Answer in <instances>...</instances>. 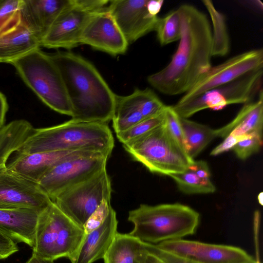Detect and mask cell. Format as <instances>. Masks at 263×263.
Returning <instances> with one entry per match:
<instances>
[{
    "label": "cell",
    "mask_w": 263,
    "mask_h": 263,
    "mask_svg": "<svg viewBox=\"0 0 263 263\" xmlns=\"http://www.w3.org/2000/svg\"><path fill=\"white\" fill-rule=\"evenodd\" d=\"M80 44L114 56L125 53L128 46L107 7L91 15L82 30Z\"/></svg>",
    "instance_id": "cell-15"
},
{
    "label": "cell",
    "mask_w": 263,
    "mask_h": 263,
    "mask_svg": "<svg viewBox=\"0 0 263 263\" xmlns=\"http://www.w3.org/2000/svg\"><path fill=\"white\" fill-rule=\"evenodd\" d=\"M123 145L136 161L153 173L168 176L181 173L194 161L171 136L166 121L152 132Z\"/></svg>",
    "instance_id": "cell-7"
},
{
    "label": "cell",
    "mask_w": 263,
    "mask_h": 263,
    "mask_svg": "<svg viewBox=\"0 0 263 263\" xmlns=\"http://www.w3.org/2000/svg\"><path fill=\"white\" fill-rule=\"evenodd\" d=\"M189 168L200 179L204 180H211V172L206 162L203 160L194 161Z\"/></svg>",
    "instance_id": "cell-39"
},
{
    "label": "cell",
    "mask_w": 263,
    "mask_h": 263,
    "mask_svg": "<svg viewBox=\"0 0 263 263\" xmlns=\"http://www.w3.org/2000/svg\"><path fill=\"white\" fill-rule=\"evenodd\" d=\"M70 0H20L22 22L41 41Z\"/></svg>",
    "instance_id": "cell-20"
},
{
    "label": "cell",
    "mask_w": 263,
    "mask_h": 263,
    "mask_svg": "<svg viewBox=\"0 0 263 263\" xmlns=\"http://www.w3.org/2000/svg\"><path fill=\"white\" fill-rule=\"evenodd\" d=\"M166 105L149 88L136 89L129 95H117L112 127L116 134L130 128L143 120L162 112Z\"/></svg>",
    "instance_id": "cell-14"
},
{
    "label": "cell",
    "mask_w": 263,
    "mask_h": 263,
    "mask_svg": "<svg viewBox=\"0 0 263 263\" xmlns=\"http://www.w3.org/2000/svg\"><path fill=\"white\" fill-rule=\"evenodd\" d=\"M8 109V105L5 96L0 92V128L5 124L6 115Z\"/></svg>",
    "instance_id": "cell-41"
},
{
    "label": "cell",
    "mask_w": 263,
    "mask_h": 263,
    "mask_svg": "<svg viewBox=\"0 0 263 263\" xmlns=\"http://www.w3.org/2000/svg\"><path fill=\"white\" fill-rule=\"evenodd\" d=\"M111 180L105 168L65 190L53 202L78 226H83L104 199L110 200Z\"/></svg>",
    "instance_id": "cell-9"
},
{
    "label": "cell",
    "mask_w": 263,
    "mask_h": 263,
    "mask_svg": "<svg viewBox=\"0 0 263 263\" xmlns=\"http://www.w3.org/2000/svg\"><path fill=\"white\" fill-rule=\"evenodd\" d=\"M25 263H54V260L32 254L31 256Z\"/></svg>",
    "instance_id": "cell-42"
},
{
    "label": "cell",
    "mask_w": 263,
    "mask_h": 263,
    "mask_svg": "<svg viewBox=\"0 0 263 263\" xmlns=\"http://www.w3.org/2000/svg\"><path fill=\"white\" fill-rule=\"evenodd\" d=\"M165 116L166 125L169 133L181 148L187 154L186 142L180 123V117L174 110L172 106L166 105Z\"/></svg>",
    "instance_id": "cell-31"
},
{
    "label": "cell",
    "mask_w": 263,
    "mask_h": 263,
    "mask_svg": "<svg viewBox=\"0 0 263 263\" xmlns=\"http://www.w3.org/2000/svg\"><path fill=\"white\" fill-rule=\"evenodd\" d=\"M238 263H260L259 260H257L256 259H253L252 260L243 261V262H240Z\"/></svg>",
    "instance_id": "cell-45"
},
{
    "label": "cell",
    "mask_w": 263,
    "mask_h": 263,
    "mask_svg": "<svg viewBox=\"0 0 263 263\" xmlns=\"http://www.w3.org/2000/svg\"><path fill=\"white\" fill-rule=\"evenodd\" d=\"M262 136L252 135L238 142L232 148L236 156L244 160L257 153L262 144Z\"/></svg>",
    "instance_id": "cell-32"
},
{
    "label": "cell",
    "mask_w": 263,
    "mask_h": 263,
    "mask_svg": "<svg viewBox=\"0 0 263 263\" xmlns=\"http://www.w3.org/2000/svg\"><path fill=\"white\" fill-rule=\"evenodd\" d=\"M263 49L250 50L237 54L210 69L178 101L183 102L204 92L262 69Z\"/></svg>",
    "instance_id": "cell-11"
},
{
    "label": "cell",
    "mask_w": 263,
    "mask_h": 263,
    "mask_svg": "<svg viewBox=\"0 0 263 263\" xmlns=\"http://www.w3.org/2000/svg\"><path fill=\"white\" fill-rule=\"evenodd\" d=\"M4 0H0V6L2 5V4L3 3Z\"/></svg>",
    "instance_id": "cell-46"
},
{
    "label": "cell",
    "mask_w": 263,
    "mask_h": 263,
    "mask_svg": "<svg viewBox=\"0 0 263 263\" xmlns=\"http://www.w3.org/2000/svg\"><path fill=\"white\" fill-rule=\"evenodd\" d=\"M147 2V0H113L109 2L107 9L128 45L155 31L159 17L149 13Z\"/></svg>",
    "instance_id": "cell-16"
},
{
    "label": "cell",
    "mask_w": 263,
    "mask_h": 263,
    "mask_svg": "<svg viewBox=\"0 0 263 263\" xmlns=\"http://www.w3.org/2000/svg\"><path fill=\"white\" fill-rule=\"evenodd\" d=\"M40 46V40L21 20L19 10L0 29V63H11Z\"/></svg>",
    "instance_id": "cell-19"
},
{
    "label": "cell",
    "mask_w": 263,
    "mask_h": 263,
    "mask_svg": "<svg viewBox=\"0 0 263 263\" xmlns=\"http://www.w3.org/2000/svg\"><path fill=\"white\" fill-rule=\"evenodd\" d=\"M74 4L82 9L90 12L95 13L100 11L109 1L107 0H72Z\"/></svg>",
    "instance_id": "cell-37"
},
{
    "label": "cell",
    "mask_w": 263,
    "mask_h": 263,
    "mask_svg": "<svg viewBox=\"0 0 263 263\" xmlns=\"http://www.w3.org/2000/svg\"><path fill=\"white\" fill-rule=\"evenodd\" d=\"M262 69L246 74L183 102H177L173 108L181 118H188L205 109H222L232 104H246L262 90Z\"/></svg>",
    "instance_id": "cell-8"
},
{
    "label": "cell",
    "mask_w": 263,
    "mask_h": 263,
    "mask_svg": "<svg viewBox=\"0 0 263 263\" xmlns=\"http://www.w3.org/2000/svg\"><path fill=\"white\" fill-rule=\"evenodd\" d=\"M147 255L145 263H165L157 256L149 252L147 250Z\"/></svg>",
    "instance_id": "cell-43"
},
{
    "label": "cell",
    "mask_w": 263,
    "mask_h": 263,
    "mask_svg": "<svg viewBox=\"0 0 263 263\" xmlns=\"http://www.w3.org/2000/svg\"><path fill=\"white\" fill-rule=\"evenodd\" d=\"M117 226L116 213L112 209L101 225L86 234L71 262L93 263L103 258L118 232Z\"/></svg>",
    "instance_id": "cell-21"
},
{
    "label": "cell",
    "mask_w": 263,
    "mask_h": 263,
    "mask_svg": "<svg viewBox=\"0 0 263 263\" xmlns=\"http://www.w3.org/2000/svg\"><path fill=\"white\" fill-rule=\"evenodd\" d=\"M180 191L186 194H211L216 191V187L211 180H204L188 168L184 172L170 175Z\"/></svg>",
    "instance_id": "cell-28"
},
{
    "label": "cell",
    "mask_w": 263,
    "mask_h": 263,
    "mask_svg": "<svg viewBox=\"0 0 263 263\" xmlns=\"http://www.w3.org/2000/svg\"><path fill=\"white\" fill-rule=\"evenodd\" d=\"M52 202L38 183L0 167V208L43 210Z\"/></svg>",
    "instance_id": "cell-12"
},
{
    "label": "cell",
    "mask_w": 263,
    "mask_h": 263,
    "mask_svg": "<svg viewBox=\"0 0 263 263\" xmlns=\"http://www.w3.org/2000/svg\"><path fill=\"white\" fill-rule=\"evenodd\" d=\"M99 154H104L82 151L44 152L18 155L13 154L6 165L14 172L38 183L47 173L63 161Z\"/></svg>",
    "instance_id": "cell-18"
},
{
    "label": "cell",
    "mask_w": 263,
    "mask_h": 263,
    "mask_svg": "<svg viewBox=\"0 0 263 263\" xmlns=\"http://www.w3.org/2000/svg\"><path fill=\"white\" fill-rule=\"evenodd\" d=\"M20 0H4L0 6V29L19 10Z\"/></svg>",
    "instance_id": "cell-35"
},
{
    "label": "cell",
    "mask_w": 263,
    "mask_h": 263,
    "mask_svg": "<svg viewBox=\"0 0 263 263\" xmlns=\"http://www.w3.org/2000/svg\"><path fill=\"white\" fill-rule=\"evenodd\" d=\"M178 9L181 18L178 48L164 68L147 77L152 86L168 96L187 92L212 66V29L207 16L191 5Z\"/></svg>",
    "instance_id": "cell-1"
},
{
    "label": "cell",
    "mask_w": 263,
    "mask_h": 263,
    "mask_svg": "<svg viewBox=\"0 0 263 263\" xmlns=\"http://www.w3.org/2000/svg\"><path fill=\"white\" fill-rule=\"evenodd\" d=\"M155 31L162 46L179 40L181 18L178 9L169 12L163 17H159Z\"/></svg>",
    "instance_id": "cell-29"
},
{
    "label": "cell",
    "mask_w": 263,
    "mask_h": 263,
    "mask_svg": "<svg viewBox=\"0 0 263 263\" xmlns=\"http://www.w3.org/2000/svg\"><path fill=\"white\" fill-rule=\"evenodd\" d=\"M147 255L145 242L117 232L103 259L104 263H145Z\"/></svg>",
    "instance_id": "cell-24"
},
{
    "label": "cell",
    "mask_w": 263,
    "mask_h": 263,
    "mask_svg": "<svg viewBox=\"0 0 263 263\" xmlns=\"http://www.w3.org/2000/svg\"><path fill=\"white\" fill-rule=\"evenodd\" d=\"M165 122L164 109L160 114L143 120L127 130L116 134V136L119 141L125 145L152 132Z\"/></svg>",
    "instance_id": "cell-30"
},
{
    "label": "cell",
    "mask_w": 263,
    "mask_h": 263,
    "mask_svg": "<svg viewBox=\"0 0 263 263\" xmlns=\"http://www.w3.org/2000/svg\"><path fill=\"white\" fill-rule=\"evenodd\" d=\"M44 210L0 208V231L32 248L39 218Z\"/></svg>",
    "instance_id": "cell-22"
},
{
    "label": "cell",
    "mask_w": 263,
    "mask_h": 263,
    "mask_svg": "<svg viewBox=\"0 0 263 263\" xmlns=\"http://www.w3.org/2000/svg\"><path fill=\"white\" fill-rule=\"evenodd\" d=\"M114 147V137L107 124L71 119L53 126L34 128L13 154L82 151L110 156Z\"/></svg>",
    "instance_id": "cell-3"
},
{
    "label": "cell",
    "mask_w": 263,
    "mask_h": 263,
    "mask_svg": "<svg viewBox=\"0 0 263 263\" xmlns=\"http://www.w3.org/2000/svg\"><path fill=\"white\" fill-rule=\"evenodd\" d=\"M163 0H147L146 7L149 13L153 16H157L162 7Z\"/></svg>",
    "instance_id": "cell-40"
},
{
    "label": "cell",
    "mask_w": 263,
    "mask_h": 263,
    "mask_svg": "<svg viewBox=\"0 0 263 263\" xmlns=\"http://www.w3.org/2000/svg\"><path fill=\"white\" fill-rule=\"evenodd\" d=\"M255 101L244 104L235 118L226 125L215 129L216 137L225 138L229 134L237 137L252 135L262 136L263 126V92Z\"/></svg>",
    "instance_id": "cell-23"
},
{
    "label": "cell",
    "mask_w": 263,
    "mask_h": 263,
    "mask_svg": "<svg viewBox=\"0 0 263 263\" xmlns=\"http://www.w3.org/2000/svg\"><path fill=\"white\" fill-rule=\"evenodd\" d=\"M26 85L53 110L72 116V108L61 72L51 55L40 48L12 62Z\"/></svg>",
    "instance_id": "cell-5"
},
{
    "label": "cell",
    "mask_w": 263,
    "mask_h": 263,
    "mask_svg": "<svg viewBox=\"0 0 263 263\" xmlns=\"http://www.w3.org/2000/svg\"><path fill=\"white\" fill-rule=\"evenodd\" d=\"M18 251L17 242L0 231V260L6 259Z\"/></svg>",
    "instance_id": "cell-36"
},
{
    "label": "cell",
    "mask_w": 263,
    "mask_h": 263,
    "mask_svg": "<svg viewBox=\"0 0 263 263\" xmlns=\"http://www.w3.org/2000/svg\"><path fill=\"white\" fill-rule=\"evenodd\" d=\"M112 209L110 200H103L84 224L85 234H88L101 225Z\"/></svg>",
    "instance_id": "cell-33"
},
{
    "label": "cell",
    "mask_w": 263,
    "mask_h": 263,
    "mask_svg": "<svg viewBox=\"0 0 263 263\" xmlns=\"http://www.w3.org/2000/svg\"><path fill=\"white\" fill-rule=\"evenodd\" d=\"M93 13L70 4L58 16L41 41V46L48 48L70 49L80 45V36L88 20Z\"/></svg>",
    "instance_id": "cell-17"
},
{
    "label": "cell",
    "mask_w": 263,
    "mask_h": 263,
    "mask_svg": "<svg viewBox=\"0 0 263 263\" xmlns=\"http://www.w3.org/2000/svg\"><path fill=\"white\" fill-rule=\"evenodd\" d=\"M128 220L134 224L129 234L142 241L157 245L194 234L200 215L191 207L179 203L141 204L129 212Z\"/></svg>",
    "instance_id": "cell-4"
},
{
    "label": "cell",
    "mask_w": 263,
    "mask_h": 263,
    "mask_svg": "<svg viewBox=\"0 0 263 263\" xmlns=\"http://www.w3.org/2000/svg\"><path fill=\"white\" fill-rule=\"evenodd\" d=\"M159 248L196 263H238L254 259L242 249L183 239L164 241Z\"/></svg>",
    "instance_id": "cell-13"
},
{
    "label": "cell",
    "mask_w": 263,
    "mask_h": 263,
    "mask_svg": "<svg viewBox=\"0 0 263 263\" xmlns=\"http://www.w3.org/2000/svg\"><path fill=\"white\" fill-rule=\"evenodd\" d=\"M85 235L84 229L52 201L39 216L32 254L53 260L66 257L71 261Z\"/></svg>",
    "instance_id": "cell-6"
},
{
    "label": "cell",
    "mask_w": 263,
    "mask_h": 263,
    "mask_svg": "<svg viewBox=\"0 0 263 263\" xmlns=\"http://www.w3.org/2000/svg\"><path fill=\"white\" fill-rule=\"evenodd\" d=\"M237 137L231 134H229L225 138L224 140L218 145L215 147L210 153V155L213 156H217L232 149L233 147L239 141L247 137Z\"/></svg>",
    "instance_id": "cell-38"
},
{
    "label": "cell",
    "mask_w": 263,
    "mask_h": 263,
    "mask_svg": "<svg viewBox=\"0 0 263 263\" xmlns=\"http://www.w3.org/2000/svg\"><path fill=\"white\" fill-rule=\"evenodd\" d=\"M180 121L185 139L187 154L194 159L216 137L215 129L187 118L180 117Z\"/></svg>",
    "instance_id": "cell-26"
},
{
    "label": "cell",
    "mask_w": 263,
    "mask_h": 263,
    "mask_svg": "<svg viewBox=\"0 0 263 263\" xmlns=\"http://www.w3.org/2000/svg\"><path fill=\"white\" fill-rule=\"evenodd\" d=\"M33 128L29 122L23 119L12 121L0 128V167L7 165Z\"/></svg>",
    "instance_id": "cell-25"
},
{
    "label": "cell",
    "mask_w": 263,
    "mask_h": 263,
    "mask_svg": "<svg viewBox=\"0 0 263 263\" xmlns=\"http://www.w3.org/2000/svg\"><path fill=\"white\" fill-rule=\"evenodd\" d=\"M147 250L165 263H196L190 260L163 250L155 244L145 242Z\"/></svg>",
    "instance_id": "cell-34"
},
{
    "label": "cell",
    "mask_w": 263,
    "mask_h": 263,
    "mask_svg": "<svg viewBox=\"0 0 263 263\" xmlns=\"http://www.w3.org/2000/svg\"><path fill=\"white\" fill-rule=\"evenodd\" d=\"M209 13L211 20L212 34V56L223 57L229 53L230 48V37L225 16L216 9L209 0L202 1Z\"/></svg>",
    "instance_id": "cell-27"
},
{
    "label": "cell",
    "mask_w": 263,
    "mask_h": 263,
    "mask_svg": "<svg viewBox=\"0 0 263 263\" xmlns=\"http://www.w3.org/2000/svg\"><path fill=\"white\" fill-rule=\"evenodd\" d=\"M62 77L74 120L107 124L114 117L117 95L88 61L69 51L50 55Z\"/></svg>",
    "instance_id": "cell-2"
},
{
    "label": "cell",
    "mask_w": 263,
    "mask_h": 263,
    "mask_svg": "<svg viewBox=\"0 0 263 263\" xmlns=\"http://www.w3.org/2000/svg\"><path fill=\"white\" fill-rule=\"evenodd\" d=\"M262 192H260L258 195V201L260 204L262 205Z\"/></svg>",
    "instance_id": "cell-44"
},
{
    "label": "cell",
    "mask_w": 263,
    "mask_h": 263,
    "mask_svg": "<svg viewBox=\"0 0 263 263\" xmlns=\"http://www.w3.org/2000/svg\"><path fill=\"white\" fill-rule=\"evenodd\" d=\"M109 157L107 155L99 154L65 160L47 173L38 183L53 201L65 190L106 168Z\"/></svg>",
    "instance_id": "cell-10"
}]
</instances>
